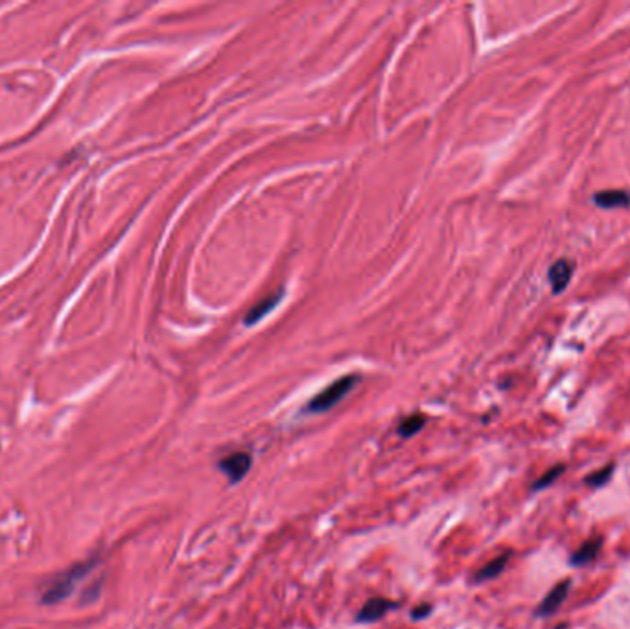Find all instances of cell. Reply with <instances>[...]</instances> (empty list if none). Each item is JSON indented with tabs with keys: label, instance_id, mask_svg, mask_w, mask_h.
Masks as SVG:
<instances>
[{
	"label": "cell",
	"instance_id": "3",
	"mask_svg": "<svg viewBox=\"0 0 630 629\" xmlns=\"http://www.w3.org/2000/svg\"><path fill=\"white\" fill-rule=\"evenodd\" d=\"M251 465H253V456L244 450L232 452L218 462V469L225 474L231 484H240L249 474Z\"/></svg>",
	"mask_w": 630,
	"mask_h": 629
},
{
	"label": "cell",
	"instance_id": "11",
	"mask_svg": "<svg viewBox=\"0 0 630 629\" xmlns=\"http://www.w3.org/2000/svg\"><path fill=\"white\" fill-rule=\"evenodd\" d=\"M426 415L423 414H413L407 415L405 419H402V423L399 425V436L400 438H413L415 434L423 430L424 425H426Z\"/></svg>",
	"mask_w": 630,
	"mask_h": 629
},
{
	"label": "cell",
	"instance_id": "13",
	"mask_svg": "<svg viewBox=\"0 0 630 629\" xmlns=\"http://www.w3.org/2000/svg\"><path fill=\"white\" fill-rule=\"evenodd\" d=\"M564 469L566 467L562 465V463H559L557 467L549 469V471H547V473L544 474V476H540V478H538V482H536L535 486H533V491H538V489H544V487L551 486L555 480H559L560 474L564 473Z\"/></svg>",
	"mask_w": 630,
	"mask_h": 629
},
{
	"label": "cell",
	"instance_id": "2",
	"mask_svg": "<svg viewBox=\"0 0 630 629\" xmlns=\"http://www.w3.org/2000/svg\"><path fill=\"white\" fill-rule=\"evenodd\" d=\"M94 565V561H87V563H79L76 567H71V569L60 574L55 578L54 582L48 585V589L42 594L41 602L42 604H48V606H52V604H60L63 600L68 598V594L72 593V589L76 587V583L87 576V572L90 570V567Z\"/></svg>",
	"mask_w": 630,
	"mask_h": 629
},
{
	"label": "cell",
	"instance_id": "7",
	"mask_svg": "<svg viewBox=\"0 0 630 629\" xmlns=\"http://www.w3.org/2000/svg\"><path fill=\"white\" fill-rule=\"evenodd\" d=\"M571 273H573V264L566 258H560L549 268V282L553 288V294H560L570 284Z\"/></svg>",
	"mask_w": 630,
	"mask_h": 629
},
{
	"label": "cell",
	"instance_id": "5",
	"mask_svg": "<svg viewBox=\"0 0 630 629\" xmlns=\"http://www.w3.org/2000/svg\"><path fill=\"white\" fill-rule=\"evenodd\" d=\"M282 297H284V288H279L277 292H271L269 295H266L264 299L258 301V303H256V305L253 306V308H251L249 312H247V316H245L244 323L247 325V327L258 323L260 319H264L266 316H268L269 312H273L275 308H277V306L280 305V301H282Z\"/></svg>",
	"mask_w": 630,
	"mask_h": 629
},
{
	"label": "cell",
	"instance_id": "10",
	"mask_svg": "<svg viewBox=\"0 0 630 629\" xmlns=\"http://www.w3.org/2000/svg\"><path fill=\"white\" fill-rule=\"evenodd\" d=\"M601 546H603V539H592L586 541L579 550L573 552V556H571L570 563L575 565V567H583V565H588L590 561H594L597 558V554H599Z\"/></svg>",
	"mask_w": 630,
	"mask_h": 629
},
{
	"label": "cell",
	"instance_id": "8",
	"mask_svg": "<svg viewBox=\"0 0 630 629\" xmlns=\"http://www.w3.org/2000/svg\"><path fill=\"white\" fill-rule=\"evenodd\" d=\"M594 204L601 209H616V207H629L630 194L625 190H605L597 192L594 196Z\"/></svg>",
	"mask_w": 630,
	"mask_h": 629
},
{
	"label": "cell",
	"instance_id": "6",
	"mask_svg": "<svg viewBox=\"0 0 630 629\" xmlns=\"http://www.w3.org/2000/svg\"><path fill=\"white\" fill-rule=\"evenodd\" d=\"M570 587H571L570 580H564L562 583H557V585H555V587L547 593L544 602H542L540 606H538V609H536V617L546 618V617H551V615H555V611H557V609L564 604L566 596H568V593H570Z\"/></svg>",
	"mask_w": 630,
	"mask_h": 629
},
{
	"label": "cell",
	"instance_id": "4",
	"mask_svg": "<svg viewBox=\"0 0 630 629\" xmlns=\"http://www.w3.org/2000/svg\"><path fill=\"white\" fill-rule=\"evenodd\" d=\"M396 607H399V602H391V600L387 598H370L360 609V613L356 615V620L362 624L378 622V620L386 617L387 613L396 609Z\"/></svg>",
	"mask_w": 630,
	"mask_h": 629
},
{
	"label": "cell",
	"instance_id": "9",
	"mask_svg": "<svg viewBox=\"0 0 630 629\" xmlns=\"http://www.w3.org/2000/svg\"><path fill=\"white\" fill-rule=\"evenodd\" d=\"M509 559H511V552H505V554H501L498 558H494L492 561H488V563L485 565L483 569H479V572L474 576V582L483 583L488 582V580H494V578H498V576L505 570Z\"/></svg>",
	"mask_w": 630,
	"mask_h": 629
},
{
	"label": "cell",
	"instance_id": "14",
	"mask_svg": "<svg viewBox=\"0 0 630 629\" xmlns=\"http://www.w3.org/2000/svg\"><path fill=\"white\" fill-rule=\"evenodd\" d=\"M431 611H433L431 604H423V606L415 607V609L411 611V618H413V620H424V618H428L429 615H431Z\"/></svg>",
	"mask_w": 630,
	"mask_h": 629
},
{
	"label": "cell",
	"instance_id": "1",
	"mask_svg": "<svg viewBox=\"0 0 630 629\" xmlns=\"http://www.w3.org/2000/svg\"><path fill=\"white\" fill-rule=\"evenodd\" d=\"M356 384L357 375H345V377L333 380L330 386H327L321 393H317V395L306 404L304 412H308V414H325L328 410H332L338 402L343 401V399L354 390Z\"/></svg>",
	"mask_w": 630,
	"mask_h": 629
},
{
	"label": "cell",
	"instance_id": "12",
	"mask_svg": "<svg viewBox=\"0 0 630 629\" xmlns=\"http://www.w3.org/2000/svg\"><path fill=\"white\" fill-rule=\"evenodd\" d=\"M612 473H614V465L610 463V465H607L605 469H599V471L588 474V476L584 478V482L592 487H601V486H605L608 480H610Z\"/></svg>",
	"mask_w": 630,
	"mask_h": 629
}]
</instances>
